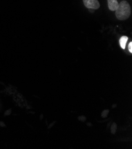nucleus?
<instances>
[{"label":"nucleus","mask_w":132,"mask_h":149,"mask_svg":"<svg viewBox=\"0 0 132 149\" xmlns=\"http://www.w3.org/2000/svg\"><path fill=\"white\" fill-rule=\"evenodd\" d=\"M109 8L111 11H115L119 6L117 0H107Z\"/></svg>","instance_id":"nucleus-3"},{"label":"nucleus","mask_w":132,"mask_h":149,"mask_svg":"<svg viewBox=\"0 0 132 149\" xmlns=\"http://www.w3.org/2000/svg\"><path fill=\"white\" fill-rule=\"evenodd\" d=\"M116 130H117V125H116V124L114 123L113 124V125L111 127V131L112 134H115Z\"/></svg>","instance_id":"nucleus-5"},{"label":"nucleus","mask_w":132,"mask_h":149,"mask_svg":"<svg viewBox=\"0 0 132 149\" xmlns=\"http://www.w3.org/2000/svg\"><path fill=\"white\" fill-rule=\"evenodd\" d=\"M127 40H128V37H127L126 36H123L120 39V40H119L120 45L121 48L123 49H124L126 48V45Z\"/></svg>","instance_id":"nucleus-4"},{"label":"nucleus","mask_w":132,"mask_h":149,"mask_svg":"<svg viewBox=\"0 0 132 149\" xmlns=\"http://www.w3.org/2000/svg\"><path fill=\"white\" fill-rule=\"evenodd\" d=\"M131 8L128 2L122 1L115 10V16L119 20H127L130 16Z\"/></svg>","instance_id":"nucleus-1"},{"label":"nucleus","mask_w":132,"mask_h":149,"mask_svg":"<svg viewBox=\"0 0 132 149\" xmlns=\"http://www.w3.org/2000/svg\"><path fill=\"white\" fill-rule=\"evenodd\" d=\"M109 113V111L108 109H106V110H104L103 112H102L101 116H102V117H103V118H106Z\"/></svg>","instance_id":"nucleus-6"},{"label":"nucleus","mask_w":132,"mask_h":149,"mask_svg":"<svg viewBox=\"0 0 132 149\" xmlns=\"http://www.w3.org/2000/svg\"><path fill=\"white\" fill-rule=\"evenodd\" d=\"M84 6L90 9H98L100 4L98 0H83Z\"/></svg>","instance_id":"nucleus-2"},{"label":"nucleus","mask_w":132,"mask_h":149,"mask_svg":"<svg viewBox=\"0 0 132 149\" xmlns=\"http://www.w3.org/2000/svg\"><path fill=\"white\" fill-rule=\"evenodd\" d=\"M128 48H129V50L130 51V53L132 52V42H130V43L129 44V47H128Z\"/></svg>","instance_id":"nucleus-7"}]
</instances>
